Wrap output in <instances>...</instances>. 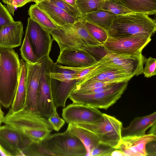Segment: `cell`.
Instances as JSON below:
<instances>
[{
  "instance_id": "obj_1",
  "label": "cell",
  "mask_w": 156,
  "mask_h": 156,
  "mask_svg": "<svg viewBox=\"0 0 156 156\" xmlns=\"http://www.w3.org/2000/svg\"><path fill=\"white\" fill-rule=\"evenodd\" d=\"M22 156H84V145L67 129L63 132L50 134L40 142H31L23 148Z\"/></svg>"
},
{
  "instance_id": "obj_2",
  "label": "cell",
  "mask_w": 156,
  "mask_h": 156,
  "mask_svg": "<svg viewBox=\"0 0 156 156\" xmlns=\"http://www.w3.org/2000/svg\"><path fill=\"white\" fill-rule=\"evenodd\" d=\"M3 123L16 129L31 142L41 141L53 130L47 119L25 107L16 112L10 109L4 116Z\"/></svg>"
},
{
  "instance_id": "obj_3",
  "label": "cell",
  "mask_w": 156,
  "mask_h": 156,
  "mask_svg": "<svg viewBox=\"0 0 156 156\" xmlns=\"http://www.w3.org/2000/svg\"><path fill=\"white\" fill-rule=\"evenodd\" d=\"M20 60L13 48H0V103L9 108L13 101L19 80Z\"/></svg>"
},
{
  "instance_id": "obj_4",
  "label": "cell",
  "mask_w": 156,
  "mask_h": 156,
  "mask_svg": "<svg viewBox=\"0 0 156 156\" xmlns=\"http://www.w3.org/2000/svg\"><path fill=\"white\" fill-rule=\"evenodd\" d=\"M82 19L74 23L58 27L50 33L53 41L58 44L60 51L65 48H76L95 54L101 44L86 28Z\"/></svg>"
},
{
  "instance_id": "obj_5",
  "label": "cell",
  "mask_w": 156,
  "mask_h": 156,
  "mask_svg": "<svg viewBox=\"0 0 156 156\" xmlns=\"http://www.w3.org/2000/svg\"><path fill=\"white\" fill-rule=\"evenodd\" d=\"M156 30L155 21L144 14L133 13L117 16L107 31L112 36L141 34L151 36Z\"/></svg>"
},
{
  "instance_id": "obj_6",
  "label": "cell",
  "mask_w": 156,
  "mask_h": 156,
  "mask_svg": "<svg viewBox=\"0 0 156 156\" xmlns=\"http://www.w3.org/2000/svg\"><path fill=\"white\" fill-rule=\"evenodd\" d=\"M95 134L100 143L118 149L121 141L122 123L115 117L103 113V118L97 122L72 123Z\"/></svg>"
},
{
  "instance_id": "obj_7",
  "label": "cell",
  "mask_w": 156,
  "mask_h": 156,
  "mask_svg": "<svg viewBox=\"0 0 156 156\" xmlns=\"http://www.w3.org/2000/svg\"><path fill=\"white\" fill-rule=\"evenodd\" d=\"M128 84V82L118 83L106 90L97 93L72 92L68 98L74 103L106 110L121 97Z\"/></svg>"
},
{
  "instance_id": "obj_8",
  "label": "cell",
  "mask_w": 156,
  "mask_h": 156,
  "mask_svg": "<svg viewBox=\"0 0 156 156\" xmlns=\"http://www.w3.org/2000/svg\"><path fill=\"white\" fill-rule=\"evenodd\" d=\"M40 61L41 73L39 81L37 108L39 114L48 118L56 108L53 97L52 78L50 75L54 63L49 56L43 58Z\"/></svg>"
},
{
  "instance_id": "obj_9",
  "label": "cell",
  "mask_w": 156,
  "mask_h": 156,
  "mask_svg": "<svg viewBox=\"0 0 156 156\" xmlns=\"http://www.w3.org/2000/svg\"><path fill=\"white\" fill-rule=\"evenodd\" d=\"M151 37L144 34L116 37L108 34L106 40L100 46L107 52L139 55L142 53L143 50L151 41Z\"/></svg>"
},
{
  "instance_id": "obj_10",
  "label": "cell",
  "mask_w": 156,
  "mask_h": 156,
  "mask_svg": "<svg viewBox=\"0 0 156 156\" xmlns=\"http://www.w3.org/2000/svg\"><path fill=\"white\" fill-rule=\"evenodd\" d=\"M146 59L142 53L129 55L107 52L98 61L106 66L130 73L134 76L143 74Z\"/></svg>"
},
{
  "instance_id": "obj_11",
  "label": "cell",
  "mask_w": 156,
  "mask_h": 156,
  "mask_svg": "<svg viewBox=\"0 0 156 156\" xmlns=\"http://www.w3.org/2000/svg\"><path fill=\"white\" fill-rule=\"evenodd\" d=\"M26 32L38 61L49 56L53 41L50 34L30 17L27 20Z\"/></svg>"
},
{
  "instance_id": "obj_12",
  "label": "cell",
  "mask_w": 156,
  "mask_h": 156,
  "mask_svg": "<svg viewBox=\"0 0 156 156\" xmlns=\"http://www.w3.org/2000/svg\"><path fill=\"white\" fill-rule=\"evenodd\" d=\"M67 123H90L99 122L103 113L96 108L73 103L62 109V114Z\"/></svg>"
},
{
  "instance_id": "obj_13",
  "label": "cell",
  "mask_w": 156,
  "mask_h": 156,
  "mask_svg": "<svg viewBox=\"0 0 156 156\" xmlns=\"http://www.w3.org/2000/svg\"><path fill=\"white\" fill-rule=\"evenodd\" d=\"M25 63L27 68L26 96L23 107L33 112L39 114L37 108V97L41 62L40 60L34 64L26 62Z\"/></svg>"
},
{
  "instance_id": "obj_14",
  "label": "cell",
  "mask_w": 156,
  "mask_h": 156,
  "mask_svg": "<svg viewBox=\"0 0 156 156\" xmlns=\"http://www.w3.org/2000/svg\"><path fill=\"white\" fill-rule=\"evenodd\" d=\"M97 61L93 55L87 51L76 48H65L60 51L56 64L81 67L90 66Z\"/></svg>"
},
{
  "instance_id": "obj_15",
  "label": "cell",
  "mask_w": 156,
  "mask_h": 156,
  "mask_svg": "<svg viewBox=\"0 0 156 156\" xmlns=\"http://www.w3.org/2000/svg\"><path fill=\"white\" fill-rule=\"evenodd\" d=\"M0 144L11 156H22L26 141L19 132L5 124L0 126Z\"/></svg>"
},
{
  "instance_id": "obj_16",
  "label": "cell",
  "mask_w": 156,
  "mask_h": 156,
  "mask_svg": "<svg viewBox=\"0 0 156 156\" xmlns=\"http://www.w3.org/2000/svg\"><path fill=\"white\" fill-rule=\"evenodd\" d=\"M156 135L149 133L139 137H128L122 138L118 149L126 156H147L146 145L156 141Z\"/></svg>"
},
{
  "instance_id": "obj_17",
  "label": "cell",
  "mask_w": 156,
  "mask_h": 156,
  "mask_svg": "<svg viewBox=\"0 0 156 156\" xmlns=\"http://www.w3.org/2000/svg\"><path fill=\"white\" fill-rule=\"evenodd\" d=\"M23 34L20 21L3 26L0 29V48H13L20 46Z\"/></svg>"
},
{
  "instance_id": "obj_18",
  "label": "cell",
  "mask_w": 156,
  "mask_h": 156,
  "mask_svg": "<svg viewBox=\"0 0 156 156\" xmlns=\"http://www.w3.org/2000/svg\"><path fill=\"white\" fill-rule=\"evenodd\" d=\"M36 4L58 27L74 23L80 19L71 16L49 0Z\"/></svg>"
},
{
  "instance_id": "obj_19",
  "label": "cell",
  "mask_w": 156,
  "mask_h": 156,
  "mask_svg": "<svg viewBox=\"0 0 156 156\" xmlns=\"http://www.w3.org/2000/svg\"><path fill=\"white\" fill-rule=\"evenodd\" d=\"M156 112L142 117H136L126 127L121 130L122 138L128 137H139L145 134V132L156 122Z\"/></svg>"
},
{
  "instance_id": "obj_20",
  "label": "cell",
  "mask_w": 156,
  "mask_h": 156,
  "mask_svg": "<svg viewBox=\"0 0 156 156\" xmlns=\"http://www.w3.org/2000/svg\"><path fill=\"white\" fill-rule=\"evenodd\" d=\"M134 76L130 73L119 71L102 64L93 76L89 79L110 83H117L128 82Z\"/></svg>"
},
{
  "instance_id": "obj_21",
  "label": "cell",
  "mask_w": 156,
  "mask_h": 156,
  "mask_svg": "<svg viewBox=\"0 0 156 156\" xmlns=\"http://www.w3.org/2000/svg\"><path fill=\"white\" fill-rule=\"evenodd\" d=\"M67 129L71 134L77 137L82 142L86 150V156H90L91 151L100 143L97 136L87 129L72 123H69Z\"/></svg>"
},
{
  "instance_id": "obj_22",
  "label": "cell",
  "mask_w": 156,
  "mask_h": 156,
  "mask_svg": "<svg viewBox=\"0 0 156 156\" xmlns=\"http://www.w3.org/2000/svg\"><path fill=\"white\" fill-rule=\"evenodd\" d=\"M20 71L16 94L10 109L14 112L22 109L24 105L26 96V79L27 68L25 62L20 60Z\"/></svg>"
},
{
  "instance_id": "obj_23",
  "label": "cell",
  "mask_w": 156,
  "mask_h": 156,
  "mask_svg": "<svg viewBox=\"0 0 156 156\" xmlns=\"http://www.w3.org/2000/svg\"><path fill=\"white\" fill-rule=\"evenodd\" d=\"M117 16L108 11L98 9L86 14L84 16L83 18L107 32Z\"/></svg>"
},
{
  "instance_id": "obj_24",
  "label": "cell",
  "mask_w": 156,
  "mask_h": 156,
  "mask_svg": "<svg viewBox=\"0 0 156 156\" xmlns=\"http://www.w3.org/2000/svg\"><path fill=\"white\" fill-rule=\"evenodd\" d=\"M28 14L31 19L50 34L58 27L36 3L30 6L28 11Z\"/></svg>"
},
{
  "instance_id": "obj_25",
  "label": "cell",
  "mask_w": 156,
  "mask_h": 156,
  "mask_svg": "<svg viewBox=\"0 0 156 156\" xmlns=\"http://www.w3.org/2000/svg\"><path fill=\"white\" fill-rule=\"evenodd\" d=\"M133 12L152 15L156 13V0H119Z\"/></svg>"
},
{
  "instance_id": "obj_26",
  "label": "cell",
  "mask_w": 156,
  "mask_h": 156,
  "mask_svg": "<svg viewBox=\"0 0 156 156\" xmlns=\"http://www.w3.org/2000/svg\"><path fill=\"white\" fill-rule=\"evenodd\" d=\"M101 9L116 16L134 13L128 9L119 0H105L102 4Z\"/></svg>"
},
{
  "instance_id": "obj_27",
  "label": "cell",
  "mask_w": 156,
  "mask_h": 156,
  "mask_svg": "<svg viewBox=\"0 0 156 156\" xmlns=\"http://www.w3.org/2000/svg\"><path fill=\"white\" fill-rule=\"evenodd\" d=\"M20 50L21 56L26 62L34 64L39 61L26 32Z\"/></svg>"
},
{
  "instance_id": "obj_28",
  "label": "cell",
  "mask_w": 156,
  "mask_h": 156,
  "mask_svg": "<svg viewBox=\"0 0 156 156\" xmlns=\"http://www.w3.org/2000/svg\"><path fill=\"white\" fill-rule=\"evenodd\" d=\"M104 0H76L77 7L83 16L86 14L98 9L104 2Z\"/></svg>"
},
{
  "instance_id": "obj_29",
  "label": "cell",
  "mask_w": 156,
  "mask_h": 156,
  "mask_svg": "<svg viewBox=\"0 0 156 156\" xmlns=\"http://www.w3.org/2000/svg\"><path fill=\"white\" fill-rule=\"evenodd\" d=\"M85 27L92 35L101 44L106 40L108 37L107 32L98 26L82 19Z\"/></svg>"
},
{
  "instance_id": "obj_30",
  "label": "cell",
  "mask_w": 156,
  "mask_h": 156,
  "mask_svg": "<svg viewBox=\"0 0 156 156\" xmlns=\"http://www.w3.org/2000/svg\"><path fill=\"white\" fill-rule=\"evenodd\" d=\"M58 68L59 69L58 71H52L50 72V75L52 79L61 82L77 80V75L73 71Z\"/></svg>"
},
{
  "instance_id": "obj_31",
  "label": "cell",
  "mask_w": 156,
  "mask_h": 156,
  "mask_svg": "<svg viewBox=\"0 0 156 156\" xmlns=\"http://www.w3.org/2000/svg\"><path fill=\"white\" fill-rule=\"evenodd\" d=\"M56 5L64 10L71 16L77 18H83L84 16L79 10L62 0H49Z\"/></svg>"
},
{
  "instance_id": "obj_32",
  "label": "cell",
  "mask_w": 156,
  "mask_h": 156,
  "mask_svg": "<svg viewBox=\"0 0 156 156\" xmlns=\"http://www.w3.org/2000/svg\"><path fill=\"white\" fill-rule=\"evenodd\" d=\"M56 109V108L54 109L53 112L47 119L53 130L58 132L64 126L65 121L59 116Z\"/></svg>"
},
{
  "instance_id": "obj_33",
  "label": "cell",
  "mask_w": 156,
  "mask_h": 156,
  "mask_svg": "<svg viewBox=\"0 0 156 156\" xmlns=\"http://www.w3.org/2000/svg\"><path fill=\"white\" fill-rule=\"evenodd\" d=\"M145 66L143 68V73L145 77L150 78L156 74V59L149 57L146 59Z\"/></svg>"
},
{
  "instance_id": "obj_34",
  "label": "cell",
  "mask_w": 156,
  "mask_h": 156,
  "mask_svg": "<svg viewBox=\"0 0 156 156\" xmlns=\"http://www.w3.org/2000/svg\"><path fill=\"white\" fill-rule=\"evenodd\" d=\"M115 149L108 145L100 143L91 151L90 156H110Z\"/></svg>"
},
{
  "instance_id": "obj_35",
  "label": "cell",
  "mask_w": 156,
  "mask_h": 156,
  "mask_svg": "<svg viewBox=\"0 0 156 156\" xmlns=\"http://www.w3.org/2000/svg\"><path fill=\"white\" fill-rule=\"evenodd\" d=\"M7 5V8L11 14L14 15L16 9L21 7L27 3L31 2L30 0H2Z\"/></svg>"
},
{
  "instance_id": "obj_36",
  "label": "cell",
  "mask_w": 156,
  "mask_h": 156,
  "mask_svg": "<svg viewBox=\"0 0 156 156\" xmlns=\"http://www.w3.org/2000/svg\"><path fill=\"white\" fill-rule=\"evenodd\" d=\"M14 21L7 8L0 2V29L3 26Z\"/></svg>"
},
{
  "instance_id": "obj_37",
  "label": "cell",
  "mask_w": 156,
  "mask_h": 156,
  "mask_svg": "<svg viewBox=\"0 0 156 156\" xmlns=\"http://www.w3.org/2000/svg\"><path fill=\"white\" fill-rule=\"evenodd\" d=\"M111 156H126L122 151L118 149H115L111 153Z\"/></svg>"
},
{
  "instance_id": "obj_38",
  "label": "cell",
  "mask_w": 156,
  "mask_h": 156,
  "mask_svg": "<svg viewBox=\"0 0 156 156\" xmlns=\"http://www.w3.org/2000/svg\"><path fill=\"white\" fill-rule=\"evenodd\" d=\"M0 156H11L10 154L4 149L0 144Z\"/></svg>"
},
{
  "instance_id": "obj_39",
  "label": "cell",
  "mask_w": 156,
  "mask_h": 156,
  "mask_svg": "<svg viewBox=\"0 0 156 156\" xmlns=\"http://www.w3.org/2000/svg\"><path fill=\"white\" fill-rule=\"evenodd\" d=\"M65 2L75 8L77 9L76 0H62Z\"/></svg>"
},
{
  "instance_id": "obj_40",
  "label": "cell",
  "mask_w": 156,
  "mask_h": 156,
  "mask_svg": "<svg viewBox=\"0 0 156 156\" xmlns=\"http://www.w3.org/2000/svg\"><path fill=\"white\" fill-rule=\"evenodd\" d=\"M151 127V128L149 131V133L156 135V123L153 124Z\"/></svg>"
},
{
  "instance_id": "obj_41",
  "label": "cell",
  "mask_w": 156,
  "mask_h": 156,
  "mask_svg": "<svg viewBox=\"0 0 156 156\" xmlns=\"http://www.w3.org/2000/svg\"><path fill=\"white\" fill-rule=\"evenodd\" d=\"M1 105L0 103V126L3 123V119L4 116V113L2 110Z\"/></svg>"
},
{
  "instance_id": "obj_42",
  "label": "cell",
  "mask_w": 156,
  "mask_h": 156,
  "mask_svg": "<svg viewBox=\"0 0 156 156\" xmlns=\"http://www.w3.org/2000/svg\"><path fill=\"white\" fill-rule=\"evenodd\" d=\"M44 0H30L31 2H35L36 3H38Z\"/></svg>"
},
{
  "instance_id": "obj_43",
  "label": "cell",
  "mask_w": 156,
  "mask_h": 156,
  "mask_svg": "<svg viewBox=\"0 0 156 156\" xmlns=\"http://www.w3.org/2000/svg\"></svg>"
}]
</instances>
